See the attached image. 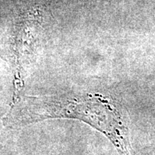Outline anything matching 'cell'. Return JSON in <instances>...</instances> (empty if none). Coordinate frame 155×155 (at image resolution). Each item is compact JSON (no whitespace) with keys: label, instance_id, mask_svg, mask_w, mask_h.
<instances>
[{"label":"cell","instance_id":"cell-1","mask_svg":"<svg viewBox=\"0 0 155 155\" xmlns=\"http://www.w3.org/2000/svg\"><path fill=\"white\" fill-rule=\"evenodd\" d=\"M19 124L47 119L72 118L104 134L122 155H131L129 130L119 109L110 101L95 97L84 101L46 102L40 107L19 108Z\"/></svg>","mask_w":155,"mask_h":155}]
</instances>
